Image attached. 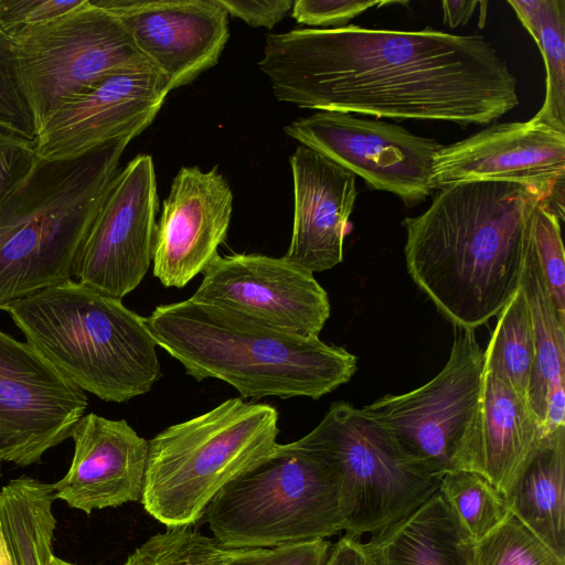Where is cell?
<instances>
[{"mask_svg": "<svg viewBox=\"0 0 565 565\" xmlns=\"http://www.w3.org/2000/svg\"><path fill=\"white\" fill-rule=\"evenodd\" d=\"M259 70L299 108L489 125L519 104L516 78L481 35L345 25L268 34Z\"/></svg>", "mask_w": 565, "mask_h": 565, "instance_id": "1", "label": "cell"}, {"mask_svg": "<svg viewBox=\"0 0 565 565\" xmlns=\"http://www.w3.org/2000/svg\"><path fill=\"white\" fill-rule=\"evenodd\" d=\"M540 202V192L514 182H459L403 220L407 271L455 327L476 330L519 290Z\"/></svg>", "mask_w": 565, "mask_h": 565, "instance_id": "2", "label": "cell"}, {"mask_svg": "<svg viewBox=\"0 0 565 565\" xmlns=\"http://www.w3.org/2000/svg\"><path fill=\"white\" fill-rule=\"evenodd\" d=\"M145 321L157 345L188 375L224 381L243 399H318L356 371L355 355L319 337L282 331L191 299L160 305Z\"/></svg>", "mask_w": 565, "mask_h": 565, "instance_id": "3", "label": "cell"}, {"mask_svg": "<svg viewBox=\"0 0 565 565\" xmlns=\"http://www.w3.org/2000/svg\"><path fill=\"white\" fill-rule=\"evenodd\" d=\"M134 139L35 161L0 204V310L73 279V266Z\"/></svg>", "mask_w": 565, "mask_h": 565, "instance_id": "4", "label": "cell"}, {"mask_svg": "<svg viewBox=\"0 0 565 565\" xmlns=\"http://www.w3.org/2000/svg\"><path fill=\"white\" fill-rule=\"evenodd\" d=\"M4 311L56 371L105 402L145 395L162 375L145 317L121 299L74 279L12 302Z\"/></svg>", "mask_w": 565, "mask_h": 565, "instance_id": "5", "label": "cell"}, {"mask_svg": "<svg viewBox=\"0 0 565 565\" xmlns=\"http://www.w3.org/2000/svg\"><path fill=\"white\" fill-rule=\"evenodd\" d=\"M277 409L233 397L148 440L141 503L169 527L199 521L215 494L278 447Z\"/></svg>", "mask_w": 565, "mask_h": 565, "instance_id": "6", "label": "cell"}, {"mask_svg": "<svg viewBox=\"0 0 565 565\" xmlns=\"http://www.w3.org/2000/svg\"><path fill=\"white\" fill-rule=\"evenodd\" d=\"M213 539L226 548L277 547L343 531L337 479L297 441L224 486L205 510Z\"/></svg>", "mask_w": 565, "mask_h": 565, "instance_id": "7", "label": "cell"}, {"mask_svg": "<svg viewBox=\"0 0 565 565\" xmlns=\"http://www.w3.org/2000/svg\"><path fill=\"white\" fill-rule=\"evenodd\" d=\"M296 441L332 470L349 536L380 534L439 490L441 476L408 459L376 422L348 403H333Z\"/></svg>", "mask_w": 565, "mask_h": 565, "instance_id": "8", "label": "cell"}, {"mask_svg": "<svg viewBox=\"0 0 565 565\" xmlns=\"http://www.w3.org/2000/svg\"><path fill=\"white\" fill-rule=\"evenodd\" d=\"M20 82L36 130L107 77L154 68L121 22L92 0L14 40Z\"/></svg>", "mask_w": 565, "mask_h": 565, "instance_id": "9", "label": "cell"}, {"mask_svg": "<svg viewBox=\"0 0 565 565\" xmlns=\"http://www.w3.org/2000/svg\"><path fill=\"white\" fill-rule=\"evenodd\" d=\"M482 379L483 351L475 330L455 327L448 361L435 377L411 392L387 394L361 411L408 459L443 477L461 469Z\"/></svg>", "mask_w": 565, "mask_h": 565, "instance_id": "10", "label": "cell"}, {"mask_svg": "<svg viewBox=\"0 0 565 565\" xmlns=\"http://www.w3.org/2000/svg\"><path fill=\"white\" fill-rule=\"evenodd\" d=\"M285 132L407 206L419 204L434 191V160L444 145L398 125L318 110L291 121Z\"/></svg>", "mask_w": 565, "mask_h": 565, "instance_id": "11", "label": "cell"}, {"mask_svg": "<svg viewBox=\"0 0 565 565\" xmlns=\"http://www.w3.org/2000/svg\"><path fill=\"white\" fill-rule=\"evenodd\" d=\"M158 209L153 160L138 154L113 179L76 255L73 279L117 299L131 292L152 263Z\"/></svg>", "mask_w": 565, "mask_h": 565, "instance_id": "12", "label": "cell"}, {"mask_svg": "<svg viewBox=\"0 0 565 565\" xmlns=\"http://www.w3.org/2000/svg\"><path fill=\"white\" fill-rule=\"evenodd\" d=\"M85 392L26 341L0 330V460L25 467L71 438Z\"/></svg>", "mask_w": 565, "mask_h": 565, "instance_id": "13", "label": "cell"}, {"mask_svg": "<svg viewBox=\"0 0 565 565\" xmlns=\"http://www.w3.org/2000/svg\"><path fill=\"white\" fill-rule=\"evenodd\" d=\"M434 190L459 182H514L540 192L565 220V132L535 119L491 125L443 146L434 160Z\"/></svg>", "mask_w": 565, "mask_h": 565, "instance_id": "14", "label": "cell"}, {"mask_svg": "<svg viewBox=\"0 0 565 565\" xmlns=\"http://www.w3.org/2000/svg\"><path fill=\"white\" fill-rule=\"evenodd\" d=\"M189 299L303 337H319L330 317L328 294L312 273L260 254L217 255Z\"/></svg>", "mask_w": 565, "mask_h": 565, "instance_id": "15", "label": "cell"}, {"mask_svg": "<svg viewBox=\"0 0 565 565\" xmlns=\"http://www.w3.org/2000/svg\"><path fill=\"white\" fill-rule=\"evenodd\" d=\"M115 15L171 89L211 68L228 40L220 0H92Z\"/></svg>", "mask_w": 565, "mask_h": 565, "instance_id": "16", "label": "cell"}, {"mask_svg": "<svg viewBox=\"0 0 565 565\" xmlns=\"http://www.w3.org/2000/svg\"><path fill=\"white\" fill-rule=\"evenodd\" d=\"M233 211V193L217 167H182L156 226L153 275L164 287L182 288L218 255Z\"/></svg>", "mask_w": 565, "mask_h": 565, "instance_id": "17", "label": "cell"}, {"mask_svg": "<svg viewBox=\"0 0 565 565\" xmlns=\"http://www.w3.org/2000/svg\"><path fill=\"white\" fill-rule=\"evenodd\" d=\"M170 90L156 68L111 75L43 122L34 140L36 154L73 157L122 136L137 137L152 122Z\"/></svg>", "mask_w": 565, "mask_h": 565, "instance_id": "18", "label": "cell"}, {"mask_svg": "<svg viewBox=\"0 0 565 565\" xmlns=\"http://www.w3.org/2000/svg\"><path fill=\"white\" fill-rule=\"evenodd\" d=\"M74 456L53 483L54 498L87 514L141 499L148 440L125 419L84 414L73 427Z\"/></svg>", "mask_w": 565, "mask_h": 565, "instance_id": "19", "label": "cell"}, {"mask_svg": "<svg viewBox=\"0 0 565 565\" xmlns=\"http://www.w3.org/2000/svg\"><path fill=\"white\" fill-rule=\"evenodd\" d=\"M289 163L294 222L290 245L282 257L312 274L331 269L343 259L349 217L358 195L356 177L302 145Z\"/></svg>", "mask_w": 565, "mask_h": 565, "instance_id": "20", "label": "cell"}, {"mask_svg": "<svg viewBox=\"0 0 565 565\" xmlns=\"http://www.w3.org/2000/svg\"><path fill=\"white\" fill-rule=\"evenodd\" d=\"M544 436L529 401L483 371L480 404L460 470L479 473L505 497Z\"/></svg>", "mask_w": 565, "mask_h": 565, "instance_id": "21", "label": "cell"}, {"mask_svg": "<svg viewBox=\"0 0 565 565\" xmlns=\"http://www.w3.org/2000/svg\"><path fill=\"white\" fill-rule=\"evenodd\" d=\"M367 544L380 565H475L476 542L439 492Z\"/></svg>", "mask_w": 565, "mask_h": 565, "instance_id": "22", "label": "cell"}, {"mask_svg": "<svg viewBox=\"0 0 565 565\" xmlns=\"http://www.w3.org/2000/svg\"><path fill=\"white\" fill-rule=\"evenodd\" d=\"M505 499L510 512L565 559V427L542 438Z\"/></svg>", "mask_w": 565, "mask_h": 565, "instance_id": "23", "label": "cell"}, {"mask_svg": "<svg viewBox=\"0 0 565 565\" xmlns=\"http://www.w3.org/2000/svg\"><path fill=\"white\" fill-rule=\"evenodd\" d=\"M520 288L529 306L534 340V365L527 399L543 427L551 394L565 385V323L552 301L531 233Z\"/></svg>", "mask_w": 565, "mask_h": 565, "instance_id": "24", "label": "cell"}, {"mask_svg": "<svg viewBox=\"0 0 565 565\" xmlns=\"http://www.w3.org/2000/svg\"><path fill=\"white\" fill-rule=\"evenodd\" d=\"M52 484L11 480L0 490V531L13 565H50L56 520Z\"/></svg>", "mask_w": 565, "mask_h": 565, "instance_id": "25", "label": "cell"}, {"mask_svg": "<svg viewBox=\"0 0 565 565\" xmlns=\"http://www.w3.org/2000/svg\"><path fill=\"white\" fill-rule=\"evenodd\" d=\"M542 53L545 98L533 119L565 132V1L509 0Z\"/></svg>", "mask_w": 565, "mask_h": 565, "instance_id": "26", "label": "cell"}, {"mask_svg": "<svg viewBox=\"0 0 565 565\" xmlns=\"http://www.w3.org/2000/svg\"><path fill=\"white\" fill-rule=\"evenodd\" d=\"M533 365L531 315L525 296L519 288L498 315V322L483 351V371L503 380L527 399Z\"/></svg>", "mask_w": 565, "mask_h": 565, "instance_id": "27", "label": "cell"}, {"mask_svg": "<svg viewBox=\"0 0 565 565\" xmlns=\"http://www.w3.org/2000/svg\"><path fill=\"white\" fill-rule=\"evenodd\" d=\"M438 492L475 542L487 536L511 513L505 497L473 471L445 473Z\"/></svg>", "mask_w": 565, "mask_h": 565, "instance_id": "28", "label": "cell"}, {"mask_svg": "<svg viewBox=\"0 0 565 565\" xmlns=\"http://www.w3.org/2000/svg\"><path fill=\"white\" fill-rule=\"evenodd\" d=\"M190 526L150 536L124 565H230L228 548Z\"/></svg>", "mask_w": 565, "mask_h": 565, "instance_id": "29", "label": "cell"}, {"mask_svg": "<svg viewBox=\"0 0 565 565\" xmlns=\"http://www.w3.org/2000/svg\"><path fill=\"white\" fill-rule=\"evenodd\" d=\"M475 565H565V559L510 513L476 542Z\"/></svg>", "mask_w": 565, "mask_h": 565, "instance_id": "30", "label": "cell"}, {"mask_svg": "<svg viewBox=\"0 0 565 565\" xmlns=\"http://www.w3.org/2000/svg\"><path fill=\"white\" fill-rule=\"evenodd\" d=\"M531 238L554 307L565 323V260L561 221L544 202H540L533 212Z\"/></svg>", "mask_w": 565, "mask_h": 565, "instance_id": "31", "label": "cell"}, {"mask_svg": "<svg viewBox=\"0 0 565 565\" xmlns=\"http://www.w3.org/2000/svg\"><path fill=\"white\" fill-rule=\"evenodd\" d=\"M0 127L34 141L33 114L19 77L14 40L0 28Z\"/></svg>", "mask_w": 565, "mask_h": 565, "instance_id": "32", "label": "cell"}, {"mask_svg": "<svg viewBox=\"0 0 565 565\" xmlns=\"http://www.w3.org/2000/svg\"><path fill=\"white\" fill-rule=\"evenodd\" d=\"M84 0H0V28L11 39L46 24L83 3Z\"/></svg>", "mask_w": 565, "mask_h": 565, "instance_id": "33", "label": "cell"}, {"mask_svg": "<svg viewBox=\"0 0 565 565\" xmlns=\"http://www.w3.org/2000/svg\"><path fill=\"white\" fill-rule=\"evenodd\" d=\"M332 548L327 540L277 547L228 548L230 565H326Z\"/></svg>", "mask_w": 565, "mask_h": 565, "instance_id": "34", "label": "cell"}, {"mask_svg": "<svg viewBox=\"0 0 565 565\" xmlns=\"http://www.w3.org/2000/svg\"><path fill=\"white\" fill-rule=\"evenodd\" d=\"M382 1L354 0H296L291 17L300 24L319 26L316 29H338L362 12L386 4Z\"/></svg>", "mask_w": 565, "mask_h": 565, "instance_id": "35", "label": "cell"}, {"mask_svg": "<svg viewBox=\"0 0 565 565\" xmlns=\"http://www.w3.org/2000/svg\"><path fill=\"white\" fill-rule=\"evenodd\" d=\"M38 160L35 143L0 127V204Z\"/></svg>", "mask_w": 565, "mask_h": 565, "instance_id": "36", "label": "cell"}, {"mask_svg": "<svg viewBox=\"0 0 565 565\" xmlns=\"http://www.w3.org/2000/svg\"><path fill=\"white\" fill-rule=\"evenodd\" d=\"M220 2L228 14L243 20L253 28L264 26L267 29H273L281 21L294 4L291 0H220Z\"/></svg>", "mask_w": 565, "mask_h": 565, "instance_id": "37", "label": "cell"}, {"mask_svg": "<svg viewBox=\"0 0 565 565\" xmlns=\"http://www.w3.org/2000/svg\"><path fill=\"white\" fill-rule=\"evenodd\" d=\"M326 565H380L376 556L360 539L342 536L332 548Z\"/></svg>", "mask_w": 565, "mask_h": 565, "instance_id": "38", "label": "cell"}, {"mask_svg": "<svg viewBox=\"0 0 565 565\" xmlns=\"http://www.w3.org/2000/svg\"><path fill=\"white\" fill-rule=\"evenodd\" d=\"M478 6L479 1L476 0H445L441 2L444 22L447 23L450 28L463 25L468 23V21L475 14Z\"/></svg>", "mask_w": 565, "mask_h": 565, "instance_id": "39", "label": "cell"}, {"mask_svg": "<svg viewBox=\"0 0 565 565\" xmlns=\"http://www.w3.org/2000/svg\"><path fill=\"white\" fill-rule=\"evenodd\" d=\"M0 565H13L1 531H0Z\"/></svg>", "mask_w": 565, "mask_h": 565, "instance_id": "40", "label": "cell"}, {"mask_svg": "<svg viewBox=\"0 0 565 565\" xmlns=\"http://www.w3.org/2000/svg\"><path fill=\"white\" fill-rule=\"evenodd\" d=\"M50 565H77V564H73V563L63 561L62 558H58L53 555V557L51 558Z\"/></svg>", "mask_w": 565, "mask_h": 565, "instance_id": "41", "label": "cell"}, {"mask_svg": "<svg viewBox=\"0 0 565 565\" xmlns=\"http://www.w3.org/2000/svg\"><path fill=\"white\" fill-rule=\"evenodd\" d=\"M0 463H1V460H0ZM1 490V489H0Z\"/></svg>", "mask_w": 565, "mask_h": 565, "instance_id": "42", "label": "cell"}]
</instances>
